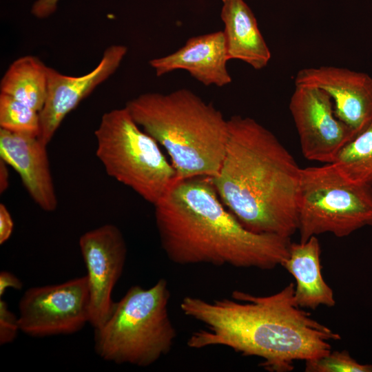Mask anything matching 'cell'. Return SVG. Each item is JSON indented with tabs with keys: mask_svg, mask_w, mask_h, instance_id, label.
I'll return each mask as SVG.
<instances>
[{
	"mask_svg": "<svg viewBox=\"0 0 372 372\" xmlns=\"http://www.w3.org/2000/svg\"><path fill=\"white\" fill-rule=\"evenodd\" d=\"M295 286L258 296L235 290L231 298L212 301L185 296L183 313L205 327L193 332L191 349L225 347L263 360L269 371L289 372L295 360L317 359L331 352L330 340L341 337L310 317L294 300Z\"/></svg>",
	"mask_w": 372,
	"mask_h": 372,
	"instance_id": "obj_1",
	"label": "cell"
},
{
	"mask_svg": "<svg viewBox=\"0 0 372 372\" xmlns=\"http://www.w3.org/2000/svg\"><path fill=\"white\" fill-rule=\"evenodd\" d=\"M154 206L161 247L173 263L269 270L289 256L290 238L245 228L221 201L211 177L177 180Z\"/></svg>",
	"mask_w": 372,
	"mask_h": 372,
	"instance_id": "obj_2",
	"label": "cell"
},
{
	"mask_svg": "<svg viewBox=\"0 0 372 372\" xmlns=\"http://www.w3.org/2000/svg\"><path fill=\"white\" fill-rule=\"evenodd\" d=\"M225 154L212 183L225 206L248 230L291 237L298 230L301 168L255 119H228Z\"/></svg>",
	"mask_w": 372,
	"mask_h": 372,
	"instance_id": "obj_3",
	"label": "cell"
},
{
	"mask_svg": "<svg viewBox=\"0 0 372 372\" xmlns=\"http://www.w3.org/2000/svg\"><path fill=\"white\" fill-rule=\"evenodd\" d=\"M125 107L167 151L177 180L217 174L225 154L229 123L212 103L183 88L142 94Z\"/></svg>",
	"mask_w": 372,
	"mask_h": 372,
	"instance_id": "obj_4",
	"label": "cell"
},
{
	"mask_svg": "<svg viewBox=\"0 0 372 372\" xmlns=\"http://www.w3.org/2000/svg\"><path fill=\"white\" fill-rule=\"evenodd\" d=\"M167 281L151 287L132 286L114 303L110 316L94 329V349L102 359L116 364L148 366L168 354L177 333L170 319Z\"/></svg>",
	"mask_w": 372,
	"mask_h": 372,
	"instance_id": "obj_5",
	"label": "cell"
},
{
	"mask_svg": "<svg viewBox=\"0 0 372 372\" xmlns=\"http://www.w3.org/2000/svg\"><path fill=\"white\" fill-rule=\"evenodd\" d=\"M94 134L96 154L108 176L153 205L177 180L159 144L125 106L103 114Z\"/></svg>",
	"mask_w": 372,
	"mask_h": 372,
	"instance_id": "obj_6",
	"label": "cell"
},
{
	"mask_svg": "<svg viewBox=\"0 0 372 372\" xmlns=\"http://www.w3.org/2000/svg\"><path fill=\"white\" fill-rule=\"evenodd\" d=\"M298 219L300 242L372 226V187L351 180L333 163L301 168Z\"/></svg>",
	"mask_w": 372,
	"mask_h": 372,
	"instance_id": "obj_7",
	"label": "cell"
},
{
	"mask_svg": "<svg viewBox=\"0 0 372 372\" xmlns=\"http://www.w3.org/2000/svg\"><path fill=\"white\" fill-rule=\"evenodd\" d=\"M87 276L29 288L19 303L20 331L32 337L72 334L90 320Z\"/></svg>",
	"mask_w": 372,
	"mask_h": 372,
	"instance_id": "obj_8",
	"label": "cell"
},
{
	"mask_svg": "<svg viewBox=\"0 0 372 372\" xmlns=\"http://www.w3.org/2000/svg\"><path fill=\"white\" fill-rule=\"evenodd\" d=\"M289 110L304 157L332 163L341 149L356 134L335 115L331 96L324 90L295 85Z\"/></svg>",
	"mask_w": 372,
	"mask_h": 372,
	"instance_id": "obj_9",
	"label": "cell"
},
{
	"mask_svg": "<svg viewBox=\"0 0 372 372\" xmlns=\"http://www.w3.org/2000/svg\"><path fill=\"white\" fill-rule=\"evenodd\" d=\"M79 245L87 269L89 323L97 329L105 323L113 309L115 302L112 294L123 271L127 246L120 229L112 224L85 232Z\"/></svg>",
	"mask_w": 372,
	"mask_h": 372,
	"instance_id": "obj_10",
	"label": "cell"
},
{
	"mask_svg": "<svg viewBox=\"0 0 372 372\" xmlns=\"http://www.w3.org/2000/svg\"><path fill=\"white\" fill-rule=\"evenodd\" d=\"M127 52L123 45L107 47L97 66L81 76L65 75L48 67V94L39 112L42 143L48 145L65 116L117 70Z\"/></svg>",
	"mask_w": 372,
	"mask_h": 372,
	"instance_id": "obj_11",
	"label": "cell"
},
{
	"mask_svg": "<svg viewBox=\"0 0 372 372\" xmlns=\"http://www.w3.org/2000/svg\"><path fill=\"white\" fill-rule=\"evenodd\" d=\"M295 85L319 88L333 103L336 116L356 135L372 120V78L367 74L335 66H320L299 70Z\"/></svg>",
	"mask_w": 372,
	"mask_h": 372,
	"instance_id": "obj_12",
	"label": "cell"
},
{
	"mask_svg": "<svg viewBox=\"0 0 372 372\" xmlns=\"http://www.w3.org/2000/svg\"><path fill=\"white\" fill-rule=\"evenodd\" d=\"M0 158L19 174L30 196L41 209L56 210L58 200L47 145L39 137L0 128Z\"/></svg>",
	"mask_w": 372,
	"mask_h": 372,
	"instance_id": "obj_13",
	"label": "cell"
},
{
	"mask_svg": "<svg viewBox=\"0 0 372 372\" xmlns=\"http://www.w3.org/2000/svg\"><path fill=\"white\" fill-rule=\"evenodd\" d=\"M228 61L224 33L220 30L190 37L178 50L149 63L157 76L183 70L205 86L223 87L232 81Z\"/></svg>",
	"mask_w": 372,
	"mask_h": 372,
	"instance_id": "obj_14",
	"label": "cell"
},
{
	"mask_svg": "<svg viewBox=\"0 0 372 372\" xmlns=\"http://www.w3.org/2000/svg\"><path fill=\"white\" fill-rule=\"evenodd\" d=\"M222 1L220 16L228 59L242 61L255 70L263 69L271 54L253 12L244 0Z\"/></svg>",
	"mask_w": 372,
	"mask_h": 372,
	"instance_id": "obj_15",
	"label": "cell"
},
{
	"mask_svg": "<svg viewBox=\"0 0 372 372\" xmlns=\"http://www.w3.org/2000/svg\"><path fill=\"white\" fill-rule=\"evenodd\" d=\"M320 254L319 240L313 236L304 242L291 243L289 256L282 264L296 280L293 298L300 308L335 304L333 290L322 278Z\"/></svg>",
	"mask_w": 372,
	"mask_h": 372,
	"instance_id": "obj_16",
	"label": "cell"
},
{
	"mask_svg": "<svg viewBox=\"0 0 372 372\" xmlns=\"http://www.w3.org/2000/svg\"><path fill=\"white\" fill-rule=\"evenodd\" d=\"M48 66L38 57L26 55L14 60L0 82V93L41 112L48 94Z\"/></svg>",
	"mask_w": 372,
	"mask_h": 372,
	"instance_id": "obj_17",
	"label": "cell"
},
{
	"mask_svg": "<svg viewBox=\"0 0 372 372\" xmlns=\"http://www.w3.org/2000/svg\"><path fill=\"white\" fill-rule=\"evenodd\" d=\"M332 163L351 180L372 187V120L341 149Z\"/></svg>",
	"mask_w": 372,
	"mask_h": 372,
	"instance_id": "obj_18",
	"label": "cell"
},
{
	"mask_svg": "<svg viewBox=\"0 0 372 372\" xmlns=\"http://www.w3.org/2000/svg\"><path fill=\"white\" fill-rule=\"evenodd\" d=\"M0 128L39 137L40 113L24 103L0 93Z\"/></svg>",
	"mask_w": 372,
	"mask_h": 372,
	"instance_id": "obj_19",
	"label": "cell"
},
{
	"mask_svg": "<svg viewBox=\"0 0 372 372\" xmlns=\"http://www.w3.org/2000/svg\"><path fill=\"white\" fill-rule=\"evenodd\" d=\"M306 372H372V364H362L348 351H333L321 358L305 361Z\"/></svg>",
	"mask_w": 372,
	"mask_h": 372,
	"instance_id": "obj_20",
	"label": "cell"
},
{
	"mask_svg": "<svg viewBox=\"0 0 372 372\" xmlns=\"http://www.w3.org/2000/svg\"><path fill=\"white\" fill-rule=\"evenodd\" d=\"M20 331L19 317L8 308L7 302L0 298V344H9L14 340Z\"/></svg>",
	"mask_w": 372,
	"mask_h": 372,
	"instance_id": "obj_21",
	"label": "cell"
},
{
	"mask_svg": "<svg viewBox=\"0 0 372 372\" xmlns=\"http://www.w3.org/2000/svg\"><path fill=\"white\" fill-rule=\"evenodd\" d=\"M14 223L7 207L0 204V244L6 242L12 235Z\"/></svg>",
	"mask_w": 372,
	"mask_h": 372,
	"instance_id": "obj_22",
	"label": "cell"
},
{
	"mask_svg": "<svg viewBox=\"0 0 372 372\" xmlns=\"http://www.w3.org/2000/svg\"><path fill=\"white\" fill-rule=\"evenodd\" d=\"M59 0H37L32 5L31 12L37 18L45 19L53 14Z\"/></svg>",
	"mask_w": 372,
	"mask_h": 372,
	"instance_id": "obj_23",
	"label": "cell"
},
{
	"mask_svg": "<svg viewBox=\"0 0 372 372\" xmlns=\"http://www.w3.org/2000/svg\"><path fill=\"white\" fill-rule=\"evenodd\" d=\"M23 287L22 282L13 273L2 271L0 273V296L5 293L8 288L21 289Z\"/></svg>",
	"mask_w": 372,
	"mask_h": 372,
	"instance_id": "obj_24",
	"label": "cell"
},
{
	"mask_svg": "<svg viewBox=\"0 0 372 372\" xmlns=\"http://www.w3.org/2000/svg\"><path fill=\"white\" fill-rule=\"evenodd\" d=\"M8 164L0 158V192L3 193L9 187Z\"/></svg>",
	"mask_w": 372,
	"mask_h": 372,
	"instance_id": "obj_25",
	"label": "cell"
}]
</instances>
